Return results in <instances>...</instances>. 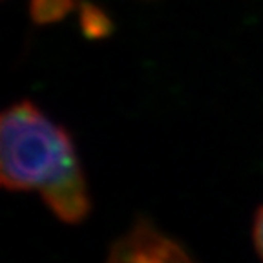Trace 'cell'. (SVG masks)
Wrapping results in <instances>:
<instances>
[{
	"instance_id": "obj_1",
	"label": "cell",
	"mask_w": 263,
	"mask_h": 263,
	"mask_svg": "<svg viewBox=\"0 0 263 263\" xmlns=\"http://www.w3.org/2000/svg\"><path fill=\"white\" fill-rule=\"evenodd\" d=\"M0 177L8 190H39L64 223H81L90 212V194L71 136L31 101L2 114Z\"/></svg>"
},
{
	"instance_id": "obj_3",
	"label": "cell",
	"mask_w": 263,
	"mask_h": 263,
	"mask_svg": "<svg viewBox=\"0 0 263 263\" xmlns=\"http://www.w3.org/2000/svg\"><path fill=\"white\" fill-rule=\"evenodd\" d=\"M73 11V0H29V15L35 24H55Z\"/></svg>"
},
{
	"instance_id": "obj_4",
	"label": "cell",
	"mask_w": 263,
	"mask_h": 263,
	"mask_svg": "<svg viewBox=\"0 0 263 263\" xmlns=\"http://www.w3.org/2000/svg\"><path fill=\"white\" fill-rule=\"evenodd\" d=\"M81 28L88 39H103L110 35L111 26L110 16L104 15L101 8L93 4H82L81 8Z\"/></svg>"
},
{
	"instance_id": "obj_5",
	"label": "cell",
	"mask_w": 263,
	"mask_h": 263,
	"mask_svg": "<svg viewBox=\"0 0 263 263\" xmlns=\"http://www.w3.org/2000/svg\"><path fill=\"white\" fill-rule=\"evenodd\" d=\"M252 236H254V245L258 254L263 258V205L258 209L254 218V229H252Z\"/></svg>"
},
{
	"instance_id": "obj_2",
	"label": "cell",
	"mask_w": 263,
	"mask_h": 263,
	"mask_svg": "<svg viewBox=\"0 0 263 263\" xmlns=\"http://www.w3.org/2000/svg\"><path fill=\"white\" fill-rule=\"evenodd\" d=\"M106 263H196V259L148 219H139L111 245Z\"/></svg>"
}]
</instances>
